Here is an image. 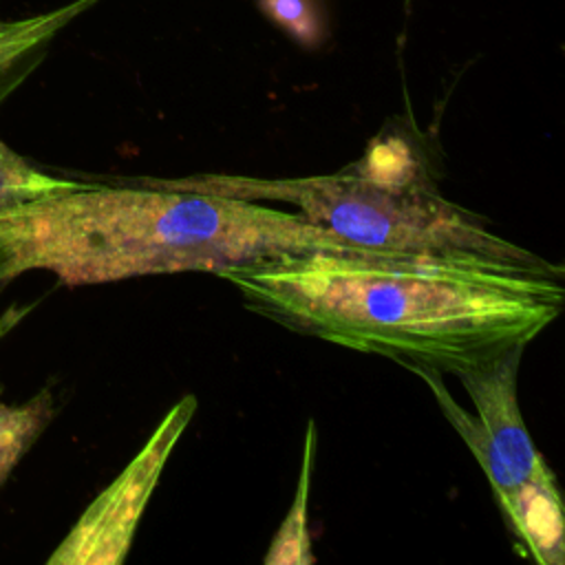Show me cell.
Instances as JSON below:
<instances>
[{"mask_svg":"<svg viewBox=\"0 0 565 565\" xmlns=\"http://www.w3.org/2000/svg\"><path fill=\"white\" fill-rule=\"evenodd\" d=\"M9 282H11V276H9L7 265H4V260H2V256H0V294L4 291V287H7ZM33 307H35V305H13V307L0 311V340H2L4 335H9V331L15 329L18 322H20Z\"/></svg>","mask_w":565,"mask_h":565,"instance_id":"11","label":"cell"},{"mask_svg":"<svg viewBox=\"0 0 565 565\" xmlns=\"http://www.w3.org/2000/svg\"><path fill=\"white\" fill-rule=\"evenodd\" d=\"M82 183L84 181L53 177L35 168L0 139V212L42 196L79 188Z\"/></svg>","mask_w":565,"mask_h":565,"instance_id":"9","label":"cell"},{"mask_svg":"<svg viewBox=\"0 0 565 565\" xmlns=\"http://www.w3.org/2000/svg\"><path fill=\"white\" fill-rule=\"evenodd\" d=\"M258 9L302 49L313 51L329 40L324 0H258Z\"/></svg>","mask_w":565,"mask_h":565,"instance_id":"10","label":"cell"},{"mask_svg":"<svg viewBox=\"0 0 565 565\" xmlns=\"http://www.w3.org/2000/svg\"><path fill=\"white\" fill-rule=\"evenodd\" d=\"M97 2L71 0L31 15L0 18V104L40 66L57 33Z\"/></svg>","mask_w":565,"mask_h":565,"instance_id":"6","label":"cell"},{"mask_svg":"<svg viewBox=\"0 0 565 565\" xmlns=\"http://www.w3.org/2000/svg\"><path fill=\"white\" fill-rule=\"evenodd\" d=\"M313 446H316V428L309 422L307 426V444H305V461H302V472L298 479V490L296 499L289 508V514L278 527L276 539L271 541V550L265 556L267 565H289V563H313L316 556L311 554L309 545V534H307V501H309V483H311V457H313Z\"/></svg>","mask_w":565,"mask_h":565,"instance_id":"8","label":"cell"},{"mask_svg":"<svg viewBox=\"0 0 565 565\" xmlns=\"http://www.w3.org/2000/svg\"><path fill=\"white\" fill-rule=\"evenodd\" d=\"M143 181L249 201H282L294 205L309 223L360 249L468 254L516 265L552 267V263L534 252L494 234L477 214L444 199L430 181L388 183L353 166L335 174L294 179L199 174Z\"/></svg>","mask_w":565,"mask_h":565,"instance_id":"3","label":"cell"},{"mask_svg":"<svg viewBox=\"0 0 565 565\" xmlns=\"http://www.w3.org/2000/svg\"><path fill=\"white\" fill-rule=\"evenodd\" d=\"M521 351H508L457 375L477 415L463 411L450 397L439 373H413L430 386L446 417L477 457L519 543L527 547L536 563L561 565L565 558V525L556 479L534 448L516 402Z\"/></svg>","mask_w":565,"mask_h":565,"instance_id":"4","label":"cell"},{"mask_svg":"<svg viewBox=\"0 0 565 565\" xmlns=\"http://www.w3.org/2000/svg\"><path fill=\"white\" fill-rule=\"evenodd\" d=\"M218 276L287 327L439 375L525 349L565 302L558 265L468 254L316 249Z\"/></svg>","mask_w":565,"mask_h":565,"instance_id":"1","label":"cell"},{"mask_svg":"<svg viewBox=\"0 0 565 565\" xmlns=\"http://www.w3.org/2000/svg\"><path fill=\"white\" fill-rule=\"evenodd\" d=\"M316 249H360L258 201L141 185H97L0 212V256L11 280L49 269L64 285L212 271Z\"/></svg>","mask_w":565,"mask_h":565,"instance_id":"2","label":"cell"},{"mask_svg":"<svg viewBox=\"0 0 565 565\" xmlns=\"http://www.w3.org/2000/svg\"><path fill=\"white\" fill-rule=\"evenodd\" d=\"M194 408L196 399L185 395L168 413L143 452H139L117 481L90 503L68 536L57 545L49 558L51 565L119 563L126 556L157 475Z\"/></svg>","mask_w":565,"mask_h":565,"instance_id":"5","label":"cell"},{"mask_svg":"<svg viewBox=\"0 0 565 565\" xmlns=\"http://www.w3.org/2000/svg\"><path fill=\"white\" fill-rule=\"evenodd\" d=\"M53 415L55 399L49 388L38 391L24 404H7L0 399V488L46 430Z\"/></svg>","mask_w":565,"mask_h":565,"instance_id":"7","label":"cell"}]
</instances>
